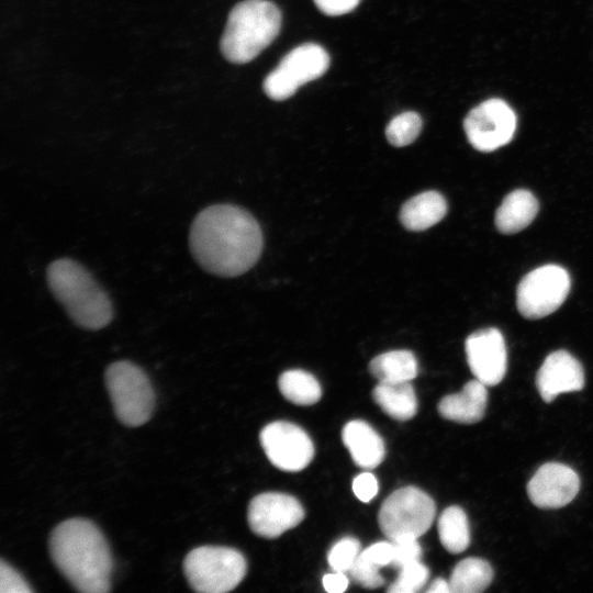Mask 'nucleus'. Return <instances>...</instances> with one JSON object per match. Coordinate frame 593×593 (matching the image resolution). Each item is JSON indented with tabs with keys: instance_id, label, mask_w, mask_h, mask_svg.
Here are the masks:
<instances>
[{
	"instance_id": "1",
	"label": "nucleus",
	"mask_w": 593,
	"mask_h": 593,
	"mask_svg": "<svg viewBox=\"0 0 593 593\" xmlns=\"http://www.w3.org/2000/svg\"><path fill=\"white\" fill-rule=\"evenodd\" d=\"M262 244L256 219L245 209L227 203L199 212L189 233L195 261L208 272L222 277L248 271L259 259Z\"/></svg>"
},
{
	"instance_id": "2",
	"label": "nucleus",
	"mask_w": 593,
	"mask_h": 593,
	"mask_svg": "<svg viewBox=\"0 0 593 593\" xmlns=\"http://www.w3.org/2000/svg\"><path fill=\"white\" fill-rule=\"evenodd\" d=\"M52 560L78 591L104 593L110 589L112 557L100 529L85 518L58 524L49 537Z\"/></svg>"
},
{
	"instance_id": "3",
	"label": "nucleus",
	"mask_w": 593,
	"mask_h": 593,
	"mask_svg": "<svg viewBox=\"0 0 593 593\" xmlns=\"http://www.w3.org/2000/svg\"><path fill=\"white\" fill-rule=\"evenodd\" d=\"M46 280L56 300L71 321L86 329H101L113 318L112 302L93 276L69 258L52 261Z\"/></svg>"
},
{
	"instance_id": "4",
	"label": "nucleus",
	"mask_w": 593,
	"mask_h": 593,
	"mask_svg": "<svg viewBox=\"0 0 593 593\" xmlns=\"http://www.w3.org/2000/svg\"><path fill=\"white\" fill-rule=\"evenodd\" d=\"M281 12L268 0H245L230 12L221 38V52L231 63L256 58L278 36Z\"/></svg>"
},
{
	"instance_id": "5",
	"label": "nucleus",
	"mask_w": 593,
	"mask_h": 593,
	"mask_svg": "<svg viewBox=\"0 0 593 593\" xmlns=\"http://www.w3.org/2000/svg\"><path fill=\"white\" fill-rule=\"evenodd\" d=\"M247 564L236 549L223 546H201L192 549L183 561L190 586L202 593H225L244 579Z\"/></svg>"
},
{
	"instance_id": "6",
	"label": "nucleus",
	"mask_w": 593,
	"mask_h": 593,
	"mask_svg": "<svg viewBox=\"0 0 593 593\" xmlns=\"http://www.w3.org/2000/svg\"><path fill=\"white\" fill-rule=\"evenodd\" d=\"M105 384L114 412L124 425L136 427L149 419L155 396L138 366L126 360L111 363L105 371Z\"/></svg>"
},
{
	"instance_id": "7",
	"label": "nucleus",
	"mask_w": 593,
	"mask_h": 593,
	"mask_svg": "<svg viewBox=\"0 0 593 593\" xmlns=\"http://www.w3.org/2000/svg\"><path fill=\"white\" fill-rule=\"evenodd\" d=\"M435 514V502L427 493L416 486H405L383 501L378 522L384 536L394 541L424 535L433 524Z\"/></svg>"
},
{
	"instance_id": "8",
	"label": "nucleus",
	"mask_w": 593,
	"mask_h": 593,
	"mask_svg": "<svg viewBox=\"0 0 593 593\" xmlns=\"http://www.w3.org/2000/svg\"><path fill=\"white\" fill-rule=\"evenodd\" d=\"M328 66L329 55L324 47L315 43L299 45L265 78L264 91L272 100H286L304 83L324 75Z\"/></svg>"
},
{
	"instance_id": "9",
	"label": "nucleus",
	"mask_w": 593,
	"mask_h": 593,
	"mask_svg": "<svg viewBox=\"0 0 593 593\" xmlns=\"http://www.w3.org/2000/svg\"><path fill=\"white\" fill-rule=\"evenodd\" d=\"M570 287V276L563 267L540 266L528 272L518 283L517 310L526 318L545 317L562 305Z\"/></svg>"
},
{
	"instance_id": "10",
	"label": "nucleus",
	"mask_w": 593,
	"mask_h": 593,
	"mask_svg": "<svg viewBox=\"0 0 593 593\" xmlns=\"http://www.w3.org/2000/svg\"><path fill=\"white\" fill-rule=\"evenodd\" d=\"M463 128L473 148L490 153L512 141L516 115L504 100L489 99L467 114Z\"/></svg>"
},
{
	"instance_id": "11",
	"label": "nucleus",
	"mask_w": 593,
	"mask_h": 593,
	"mask_svg": "<svg viewBox=\"0 0 593 593\" xmlns=\"http://www.w3.org/2000/svg\"><path fill=\"white\" fill-rule=\"evenodd\" d=\"M269 461L280 470L296 472L306 468L314 457L310 436L300 426L284 421L266 425L259 435Z\"/></svg>"
},
{
	"instance_id": "12",
	"label": "nucleus",
	"mask_w": 593,
	"mask_h": 593,
	"mask_svg": "<svg viewBox=\"0 0 593 593\" xmlns=\"http://www.w3.org/2000/svg\"><path fill=\"white\" fill-rule=\"evenodd\" d=\"M304 515L301 503L294 496L281 492H266L250 501L247 519L256 535L277 538L298 526Z\"/></svg>"
},
{
	"instance_id": "13",
	"label": "nucleus",
	"mask_w": 593,
	"mask_h": 593,
	"mask_svg": "<svg viewBox=\"0 0 593 593\" xmlns=\"http://www.w3.org/2000/svg\"><path fill=\"white\" fill-rule=\"evenodd\" d=\"M466 354L471 372L483 384L492 387L503 380L507 353L503 335L497 328H484L469 335Z\"/></svg>"
},
{
	"instance_id": "14",
	"label": "nucleus",
	"mask_w": 593,
	"mask_h": 593,
	"mask_svg": "<svg viewBox=\"0 0 593 593\" xmlns=\"http://www.w3.org/2000/svg\"><path fill=\"white\" fill-rule=\"evenodd\" d=\"M580 489L577 472L562 463L542 465L527 484V493L534 505L545 510L566 506Z\"/></svg>"
},
{
	"instance_id": "15",
	"label": "nucleus",
	"mask_w": 593,
	"mask_h": 593,
	"mask_svg": "<svg viewBox=\"0 0 593 593\" xmlns=\"http://www.w3.org/2000/svg\"><path fill=\"white\" fill-rule=\"evenodd\" d=\"M584 383L582 365L566 350L549 354L536 377L538 392L548 403L561 393L582 390Z\"/></svg>"
},
{
	"instance_id": "16",
	"label": "nucleus",
	"mask_w": 593,
	"mask_h": 593,
	"mask_svg": "<svg viewBox=\"0 0 593 593\" xmlns=\"http://www.w3.org/2000/svg\"><path fill=\"white\" fill-rule=\"evenodd\" d=\"M488 404L486 385L478 379L469 381L459 393L444 396L438 413L446 419L473 424L481 421Z\"/></svg>"
},
{
	"instance_id": "17",
	"label": "nucleus",
	"mask_w": 593,
	"mask_h": 593,
	"mask_svg": "<svg viewBox=\"0 0 593 593\" xmlns=\"http://www.w3.org/2000/svg\"><path fill=\"white\" fill-rule=\"evenodd\" d=\"M342 439L354 462L360 468L374 469L384 459L383 439L363 421L354 419L348 422L343 428Z\"/></svg>"
},
{
	"instance_id": "18",
	"label": "nucleus",
	"mask_w": 593,
	"mask_h": 593,
	"mask_svg": "<svg viewBox=\"0 0 593 593\" xmlns=\"http://www.w3.org/2000/svg\"><path fill=\"white\" fill-rule=\"evenodd\" d=\"M538 201L532 192L516 189L508 193L495 213V226L503 234H515L527 227L538 213Z\"/></svg>"
},
{
	"instance_id": "19",
	"label": "nucleus",
	"mask_w": 593,
	"mask_h": 593,
	"mask_svg": "<svg viewBox=\"0 0 593 593\" xmlns=\"http://www.w3.org/2000/svg\"><path fill=\"white\" fill-rule=\"evenodd\" d=\"M447 202L437 191H425L407 200L401 208L400 222L409 231H425L441 221Z\"/></svg>"
},
{
	"instance_id": "20",
	"label": "nucleus",
	"mask_w": 593,
	"mask_h": 593,
	"mask_svg": "<svg viewBox=\"0 0 593 593\" xmlns=\"http://www.w3.org/2000/svg\"><path fill=\"white\" fill-rule=\"evenodd\" d=\"M372 396L381 410L393 419L407 421L417 412V399L410 381H379Z\"/></svg>"
},
{
	"instance_id": "21",
	"label": "nucleus",
	"mask_w": 593,
	"mask_h": 593,
	"mask_svg": "<svg viewBox=\"0 0 593 593\" xmlns=\"http://www.w3.org/2000/svg\"><path fill=\"white\" fill-rule=\"evenodd\" d=\"M371 374L382 382L411 381L417 376L418 367L410 350H392L374 357L369 363Z\"/></svg>"
},
{
	"instance_id": "22",
	"label": "nucleus",
	"mask_w": 593,
	"mask_h": 593,
	"mask_svg": "<svg viewBox=\"0 0 593 593\" xmlns=\"http://www.w3.org/2000/svg\"><path fill=\"white\" fill-rule=\"evenodd\" d=\"M493 579L490 563L480 558H466L454 568L450 579L451 593H479L484 591Z\"/></svg>"
},
{
	"instance_id": "23",
	"label": "nucleus",
	"mask_w": 593,
	"mask_h": 593,
	"mask_svg": "<svg viewBox=\"0 0 593 593\" xmlns=\"http://www.w3.org/2000/svg\"><path fill=\"white\" fill-rule=\"evenodd\" d=\"M438 536L445 549L451 553L465 551L470 544V528L465 511L456 505L443 511L437 523Z\"/></svg>"
},
{
	"instance_id": "24",
	"label": "nucleus",
	"mask_w": 593,
	"mask_h": 593,
	"mask_svg": "<svg viewBox=\"0 0 593 593\" xmlns=\"http://www.w3.org/2000/svg\"><path fill=\"white\" fill-rule=\"evenodd\" d=\"M278 385L281 394L296 405L315 404L322 396V389L315 377L301 369L281 373Z\"/></svg>"
},
{
	"instance_id": "25",
	"label": "nucleus",
	"mask_w": 593,
	"mask_h": 593,
	"mask_svg": "<svg viewBox=\"0 0 593 593\" xmlns=\"http://www.w3.org/2000/svg\"><path fill=\"white\" fill-rule=\"evenodd\" d=\"M422 118L414 111H406L394 116L385 128L389 143L395 147L413 143L422 130Z\"/></svg>"
},
{
	"instance_id": "26",
	"label": "nucleus",
	"mask_w": 593,
	"mask_h": 593,
	"mask_svg": "<svg viewBox=\"0 0 593 593\" xmlns=\"http://www.w3.org/2000/svg\"><path fill=\"white\" fill-rule=\"evenodd\" d=\"M429 578L428 568L418 561L407 563L399 569V575L387 589L390 593L418 592Z\"/></svg>"
},
{
	"instance_id": "27",
	"label": "nucleus",
	"mask_w": 593,
	"mask_h": 593,
	"mask_svg": "<svg viewBox=\"0 0 593 593\" xmlns=\"http://www.w3.org/2000/svg\"><path fill=\"white\" fill-rule=\"evenodd\" d=\"M360 544L354 537H344L331 548L327 560L333 571H349L358 555Z\"/></svg>"
},
{
	"instance_id": "28",
	"label": "nucleus",
	"mask_w": 593,
	"mask_h": 593,
	"mask_svg": "<svg viewBox=\"0 0 593 593\" xmlns=\"http://www.w3.org/2000/svg\"><path fill=\"white\" fill-rule=\"evenodd\" d=\"M380 567L371 561L362 551L358 555L349 572L351 579L362 588L377 589L384 584Z\"/></svg>"
},
{
	"instance_id": "29",
	"label": "nucleus",
	"mask_w": 593,
	"mask_h": 593,
	"mask_svg": "<svg viewBox=\"0 0 593 593\" xmlns=\"http://www.w3.org/2000/svg\"><path fill=\"white\" fill-rule=\"evenodd\" d=\"M392 542L394 557L391 566L400 569L407 563L421 560L422 548L417 538L403 537Z\"/></svg>"
},
{
	"instance_id": "30",
	"label": "nucleus",
	"mask_w": 593,
	"mask_h": 593,
	"mask_svg": "<svg viewBox=\"0 0 593 593\" xmlns=\"http://www.w3.org/2000/svg\"><path fill=\"white\" fill-rule=\"evenodd\" d=\"M0 592L30 593L32 589L21 574L3 560L0 561Z\"/></svg>"
},
{
	"instance_id": "31",
	"label": "nucleus",
	"mask_w": 593,
	"mask_h": 593,
	"mask_svg": "<svg viewBox=\"0 0 593 593\" xmlns=\"http://www.w3.org/2000/svg\"><path fill=\"white\" fill-rule=\"evenodd\" d=\"M353 491L360 501L369 502L377 495L379 484L372 473L363 472L354 479Z\"/></svg>"
},
{
	"instance_id": "32",
	"label": "nucleus",
	"mask_w": 593,
	"mask_h": 593,
	"mask_svg": "<svg viewBox=\"0 0 593 593\" xmlns=\"http://www.w3.org/2000/svg\"><path fill=\"white\" fill-rule=\"evenodd\" d=\"M362 552L380 568L391 566L394 557L393 542L379 541L362 550Z\"/></svg>"
},
{
	"instance_id": "33",
	"label": "nucleus",
	"mask_w": 593,
	"mask_h": 593,
	"mask_svg": "<svg viewBox=\"0 0 593 593\" xmlns=\"http://www.w3.org/2000/svg\"><path fill=\"white\" fill-rule=\"evenodd\" d=\"M317 9L326 15L337 16L353 11L360 0H313Z\"/></svg>"
},
{
	"instance_id": "34",
	"label": "nucleus",
	"mask_w": 593,
	"mask_h": 593,
	"mask_svg": "<svg viewBox=\"0 0 593 593\" xmlns=\"http://www.w3.org/2000/svg\"><path fill=\"white\" fill-rule=\"evenodd\" d=\"M323 586L329 593H342L348 586V579L344 572L334 571L323 577Z\"/></svg>"
},
{
	"instance_id": "35",
	"label": "nucleus",
	"mask_w": 593,
	"mask_h": 593,
	"mask_svg": "<svg viewBox=\"0 0 593 593\" xmlns=\"http://www.w3.org/2000/svg\"><path fill=\"white\" fill-rule=\"evenodd\" d=\"M426 592L427 593H449L450 592L449 582L441 578L435 579L430 583Z\"/></svg>"
}]
</instances>
